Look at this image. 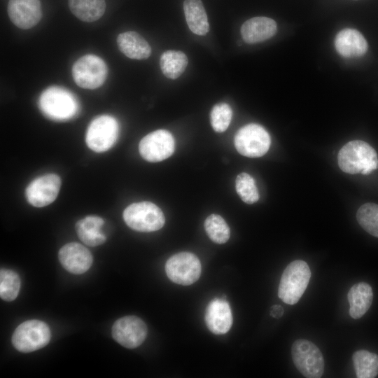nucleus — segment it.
Here are the masks:
<instances>
[{
    "instance_id": "obj_1",
    "label": "nucleus",
    "mask_w": 378,
    "mask_h": 378,
    "mask_svg": "<svg viewBox=\"0 0 378 378\" xmlns=\"http://www.w3.org/2000/svg\"><path fill=\"white\" fill-rule=\"evenodd\" d=\"M337 160L340 169L351 174L368 175L378 168L377 152L361 140L351 141L343 146L339 151Z\"/></svg>"
},
{
    "instance_id": "obj_2",
    "label": "nucleus",
    "mask_w": 378,
    "mask_h": 378,
    "mask_svg": "<svg viewBox=\"0 0 378 378\" xmlns=\"http://www.w3.org/2000/svg\"><path fill=\"white\" fill-rule=\"evenodd\" d=\"M310 278L311 270L305 261L296 260L290 262L281 277L279 298L288 304H296L305 291Z\"/></svg>"
},
{
    "instance_id": "obj_3",
    "label": "nucleus",
    "mask_w": 378,
    "mask_h": 378,
    "mask_svg": "<svg viewBox=\"0 0 378 378\" xmlns=\"http://www.w3.org/2000/svg\"><path fill=\"white\" fill-rule=\"evenodd\" d=\"M38 105L41 112L54 120L71 119L78 111V103L73 94L57 86L50 87L41 93Z\"/></svg>"
},
{
    "instance_id": "obj_4",
    "label": "nucleus",
    "mask_w": 378,
    "mask_h": 378,
    "mask_svg": "<svg viewBox=\"0 0 378 378\" xmlns=\"http://www.w3.org/2000/svg\"><path fill=\"white\" fill-rule=\"evenodd\" d=\"M123 219L131 229L144 232L157 231L165 222L162 210L147 201L129 205L123 211Z\"/></svg>"
},
{
    "instance_id": "obj_5",
    "label": "nucleus",
    "mask_w": 378,
    "mask_h": 378,
    "mask_svg": "<svg viewBox=\"0 0 378 378\" xmlns=\"http://www.w3.org/2000/svg\"><path fill=\"white\" fill-rule=\"evenodd\" d=\"M291 356L298 371L307 378H320L324 372V359L318 347L304 339L295 340L291 347Z\"/></svg>"
},
{
    "instance_id": "obj_6",
    "label": "nucleus",
    "mask_w": 378,
    "mask_h": 378,
    "mask_svg": "<svg viewBox=\"0 0 378 378\" xmlns=\"http://www.w3.org/2000/svg\"><path fill=\"white\" fill-rule=\"evenodd\" d=\"M50 337V328L46 323L36 319L28 320L16 328L12 343L18 351L29 353L46 346Z\"/></svg>"
},
{
    "instance_id": "obj_7",
    "label": "nucleus",
    "mask_w": 378,
    "mask_h": 378,
    "mask_svg": "<svg viewBox=\"0 0 378 378\" xmlns=\"http://www.w3.org/2000/svg\"><path fill=\"white\" fill-rule=\"evenodd\" d=\"M71 72L75 83L79 87L93 90L104 83L108 68L101 57L89 54L75 62Z\"/></svg>"
},
{
    "instance_id": "obj_8",
    "label": "nucleus",
    "mask_w": 378,
    "mask_h": 378,
    "mask_svg": "<svg viewBox=\"0 0 378 378\" xmlns=\"http://www.w3.org/2000/svg\"><path fill=\"white\" fill-rule=\"evenodd\" d=\"M234 141L237 150L241 155L248 158H258L268 151L271 139L263 127L251 123L237 131Z\"/></svg>"
},
{
    "instance_id": "obj_9",
    "label": "nucleus",
    "mask_w": 378,
    "mask_h": 378,
    "mask_svg": "<svg viewBox=\"0 0 378 378\" xmlns=\"http://www.w3.org/2000/svg\"><path fill=\"white\" fill-rule=\"evenodd\" d=\"M118 123L111 115H103L90 123L85 136L87 146L92 150L102 153L110 149L117 140Z\"/></svg>"
},
{
    "instance_id": "obj_10",
    "label": "nucleus",
    "mask_w": 378,
    "mask_h": 378,
    "mask_svg": "<svg viewBox=\"0 0 378 378\" xmlns=\"http://www.w3.org/2000/svg\"><path fill=\"white\" fill-rule=\"evenodd\" d=\"M201 263L199 258L190 252H181L171 256L165 264V272L173 282L188 286L200 276Z\"/></svg>"
},
{
    "instance_id": "obj_11",
    "label": "nucleus",
    "mask_w": 378,
    "mask_h": 378,
    "mask_svg": "<svg viewBox=\"0 0 378 378\" xmlns=\"http://www.w3.org/2000/svg\"><path fill=\"white\" fill-rule=\"evenodd\" d=\"M175 148L172 134L165 130L152 132L141 139L139 145L141 156L151 162L162 161L170 157Z\"/></svg>"
},
{
    "instance_id": "obj_12",
    "label": "nucleus",
    "mask_w": 378,
    "mask_h": 378,
    "mask_svg": "<svg viewBox=\"0 0 378 378\" xmlns=\"http://www.w3.org/2000/svg\"><path fill=\"white\" fill-rule=\"evenodd\" d=\"M113 339L124 347L134 349L140 346L147 336L146 323L135 316H126L118 318L113 325Z\"/></svg>"
},
{
    "instance_id": "obj_13",
    "label": "nucleus",
    "mask_w": 378,
    "mask_h": 378,
    "mask_svg": "<svg viewBox=\"0 0 378 378\" xmlns=\"http://www.w3.org/2000/svg\"><path fill=\"white\" fill-rule=\"evenodd\" d=\"M60 186L59 176L48 174L34 179L26 188L25 196L32 206L43 207L55 200Z\"/></svg>"
},
{
    "instance_id": "obj_14",
    "label": "nucleus",
    "mask_w": 378,
    "mask_h": 378,
    "mask_svg": "<svg viewBox=\"0 0 378 378\" xmlns=\"http://www.w3.org/2000/svg\"><path fill=\"white\" fill-rule=\"evenodd\" d=\"M7 10L10 21L22 29L34 27L42 18L40 0H9Z\"/></svg>"
},
{
    "instance_id": "obj_15",
    "label": "nucleus",
    "mask_w": 378,
    "mask_h": 378,
    "mask_svg": "<svg viewBox=\"0 0 378 378\" xmlns=\"http://www.w3.org/2000/svg\"><path fill=\"white\" fill-rule=\"evenodd\" d=\"M58 257L63 267L74 274L85 273L90 269L93 262L90 251L76 242L64 245L59 251Z\"/></svg>"
},
{
    "instance_id": "obj_16",
    "label": "nucleus",
    "mask_w": 378,
    "mask_h": 378,
    "mask_svg": "<svg viewBox=\"0 0 378 378\" xmlns=\"http://www.w3.org/2000/svg\"><path fill=\"white\" fill-rule=\"evenodd\" d=\"M204 318L207 328L214 334L227 332L232 324V314L228 302L220 298L212 300L206 307Z\"/></svg>"
},
{
    "instance_id": "obj_17",
    "label": "nucleus",
    "mask_w": 378,
    "mask_h": 378,
    "mask_svg": "<svg viewBox=\"0 0 378 378\" xmlns=\"http://www.w3.org/2000/svg\"><path fill=\"white\" fill-rule=\"evenodd\" d=\"M337 52L344 57H358L365 54L368 45L362 34L354 29L340 31L335 38Z\"/></svg>"
},
{
    "instance_id": "obj_18",
    "label": "nucleus",
    "mask_w": 378,
    "mask_h": 378,
    "mask_svg": "<svg viewBox=\"0 0 378 378\" xmlns=\"http://www.w3.org/2000/svg\"><path fill=\"white\" fill-rule=\"evenodd\" d=\"M277 31L276 22L267 17H255L243 23L241 34L243 40L254 44L272 38Z\"/></svg>"
},
{
    "instance_id": "obj_19",
    "label": "nucleus",
    "mask_w": 378,
    "mask_h": 378,
    "mask_svg": "<svg viewBox=\"0 0 378 378\" xmlns=\"http://www.w3.org/2000/svg\"><path fill=\"white\" fill-rule=\"evenodd\" d=\"M117 44L125 56L133 59H145L151 55L149 43L136 31L120 34L117 37Z\"/></svg>"
},
{
    "instance_id": "obj_20",
    "label": "nucleus",
    "mask_w": 378,
    "mask_h": 378,
    "mask_svg": "<svg viewBox=\"0 0 378 378\" xmlns=\"http://www.w3.org/2000/svg\"><path fill=\"white\" fill-rule=\"evenodd\" d=\"M347 299L350 305V316L354 319L360 318L372 304L373 300L372 287L365 282L357 283L349 289Z\"/></svg>"
},
{
    "instance_id": "obj_21",
    "label": "nucleus",
    "mask_w": 378,
    "mask_h": 378,
    "mask_svg": "<svg viewBox=\"0 0 378 378\" xmlns=\"http://www.w3.org/2000/svg\"><path fill=\"white\" fill-rule=\"evenodd\" d=\"M104 220L96 216H88L76 223V230L79 239L86 245L96 246L104 244L106 237L101 231Z\"/></svg>"
},
{
    "instance_id": "obj_22",
    "label": "nucleus",
    "mask_w": 378,
    "mask_h": 378,
    "mask_svg": "<svg viewBox=\"0 0 378 378\" xmlns=\"http://www.w3.org/2000/svg\"><path fill=\"white\" fill-rule=\"evenodd\" d=\"M183 11L188 26L194 34L204 36L208 33L209 23L201 0H185Z\"/></svg>"
},
{
    "instance_id": "obj_23",
    "label": "nucleus",
    "mask_w": 378,
    "mask_h": 378,
    "mask_svg": "<svg viewBox=\"0 0 378 378\" xmlns=\"http://www.w3.org/2000/svg\"><path fill=\"white\" fill-rule=\"evenodd\" d=\"M68 5L71 13L85 22L99 20L106 10L105 0H68Z\"/></svg>"
},
{
    "instance_id": "obj_24",
    "label": "nucleus",
    "mask_w": 378,
    "mask_h": 378,
    "mask_svg": "<svg viewBox=\"0 0 378 378\" xmlns=\"http://www.w3.org/2000/svg\"><path fill=\"white\" fill-rule=\"evenodd\" d=\"M188 57L179 50H167L160 59V66L163 74L168 78L176 79L185 71L188 65Z\"/></svg>"
},
{
    "instance_id": "obj_25",
    "label": "nucleus",
    "mask_w": 378,
    "mask_h": 378,
    "mask_svg": "<svg viewBox=\"0 0 378 378\" xmlns=\"http://www.w3.org/2000/svg\"><path fill=\"white\" fill-rule=\"evenodd\" d=\"M358 378H374L378 374V355L367 350H358L352 356Z\"/></svg>"
},
{
    "instance_id": "obj_26",
    "label": "nucleus",
    "mask_w": 378,
    "mask_h": 378,
    "mask_svg": "<svg viewBox=\"0 0 378 378\" xmlns=\"http://www.w3.org/2000/svg\"><path fill=\"white\" fill-rule=\"evenodd\" d=\"M205 231L209 237L216 244L228 241L230 230L225 220L218 214H211L204 221Z\"/></svg>"
},
{
    "instance_id": "obj_27",
    "label": "nucleus",
    "mask_w": 378,
    "mask_h": 378,
    "mask_svg": "<svg viewBox=\"0 0 378 378\" xmlns=\"http://www.w3.org/2000/svg\"><path fill=\"white\" fill-rule=\"evenodd\" d=\"M356 219L363 230L378 238V204H363L357 211Z\"/></svg>"
},
{
    "instance_id": "obj_28",
    "label": "nucleus",
    "mask_w": 378,
    "mask_h": 378,
    "mask_svg": "<svg viewBox=\"0 0 378 378\" xmlns=\"http://www.w3.org/2000/svg\"><path fill=\"white\" fill-rule=\"evenodd\" d=\"M20 279L18 274L8 269L0 271V296L5 301L14 300L20 291Z\"/></svg>"
},
{
    "instance_id": "obj_29",
    "label": "nucleus",
    "mask_w": 378,
    "mask_h": 378,
    "mask_svg": "<svg viewBox=\"0 0 378 378\" xmlns=\"http://www.w3.org/2000/svg\"><path fill=\"white\" fill-rule=\"evenodd\" d=\"M235 188L237 194L243 202L251 204L259 199V193L255 180L247 173L239 174L235 181Z\"/></svg>"
},
{
    "instance_id": "obj_30",
    "label": "nucleus",
    "mask_w": 378,
    "mask_h": 378,
    "mask_svg": "<svg viewBox=\"0 0 378 378\" xmlns=\"http://www.w3.org/2000/svg\"><path fill=\"white\" fill-rule=\"evenodd\" d=\"M232 111L229 104L219 103L216 104L210 113L211 124L216 132H225L232 120Z\"/></svg>"
},
{
    "instance_id": "obj_31",
    "label": "nucleus",
    "mask_w": 378,
    "mask_h": 378,
    "mask_svg": "<svg viewBox=\"0 0 378 378\" xmlns=\"http://www.w3.org/2000/svg\"><path fill=\"white\" fill-rule=\"evenodd\" d=\"M284 312V310L283 307L279 304L272 306L270 309V315L275 318H281L283 316Z\"/></svg>"
}]
</instances>
